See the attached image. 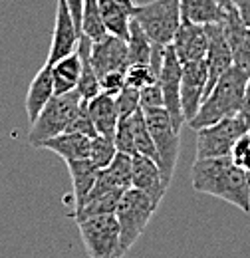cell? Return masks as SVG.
Returning <instances> with one entry per match:
<instances>
[{
    "instance_id": "f1b7e54d",
    "label": "cell",
    "mask_w": 250,
    "mask_h": 258,
    "mask_svg": "<svg viewBox=\"0 0 250 258\" xmlns=\"http://www.w3.org/2000/svg\"><path fill=\"white\" fill-rule=\"evenodd\" d=\"M66 131H72V133H84L88 137H95L97 131L94 127V121H92V115H90V107H88V101L82 99L78 103V107L74 109L70 121H68V127Z\"/></svg>"
},
{
    "instance_id": "30bf717a",
    "label": "cell",
    "mask_w": 250,
    "mask_h": 258,
    "mask_svg": "<svg viewBox=\"0 0 250 258\" xmlns=\"http://www.w3.org/2000/svg\"><path fill=\"white\" fill-rule=\"evenodd\" d=\"M82 32L78 30L74 16L66 4V0H58L56 6V20H54V32H52V44H50V52H48V64H56L58 60H62L66 56L74 54L78 48V40Z\"/></svg>"
},
{
    "instance_id": "6da1fadb",
    "label": "cell",
    "mask_w": 250,
    "mask_h": 258,
    "mask_svg": "<svg viewBox=\"0 0 250 258\" xmlns=\"http://www.w3.org/2000/svg\"><path fill=\"white\" fill-rule=\"evenodd\" d=\"M191 183L197 193L217 197L244 215L250 213V171L236 167L230 157H197L191 169Z\"/></svg>"
},
{
    "instance_id": "3957f363",
    "label": "cell",
    "mask_w": 250,
    "mask_h": 258,
    "mask_svg": "<svg viewBox=\"0 0 250 258\" xmlns=\"http://www.w3.org/2000/svg\"><path fill=\"white\" fill-rule=\"evenodd\" d=\"M159 203H155L149 195H145L139 189L129 187L115 209V219L119 225V234H121V250L127 254L131 246L139 240L143 230L147 228L151 217L155 215Z\"/></svg>"
},
{
    "instance_id": "cb8c5ba5",
    "label": "cell",
    "mask_w": 250,
    "mask_h": 258,
    "mask_svg": "<svg viewBox=\"0 0 250 258\" xmlns=\"http://www.w3.org/2000/svg\"><path fill=\"white\" fill-rule=\"evenodd\" d=\"M153 52V42L143 32V28L131 18L129 24V38H127V56L129 64H149Z\"/></svg>"
},
{
    "instance_id": "83f0119b",
    "label": "cell",
    "mask_w": 250,
    "mask_h": 258,
    "mask_svg": "<svg viewBox=\"0 0 250 258\" xmlns=\"http://www.w3.org/2000/svg\"><path fill=\"white\" fill-rule=\"evenodd\" d=\"M117 147L113 143L111 137H103V135H95L92 137V147H90V161L94 163L97 169H105L111 159L115 157Z\"/></svg>"
},
{
    "instance_id": "e575fe53",
    "label": "cell",
    "mask_w": 250,
    "mask_h": 258,
    "mask_svg": "<svg viewBox=\"0 0 250 258\" xmlns=\"http://www.w3.org/2000/svg\"><path fill=\"white\" fill-rule=\"evenodd\" d=\"M99 86H101V92L109 94V96H117L121 90L125 88V72H107L99 78Z\"/></svg>"
},
{
    "instance_id": "52a82bcc",
    "label": "cell",
    "mask_w": 250,
    "mask_h": 258,
    "mask_svg": "<svg viewBox=\"0 0 250 258\" xmlns=\"http://www.w3.org/2000/svg\"><path fill=\"white\" fill-rule=\"evenodd\" d=\"M90 258H123L121 234L115 215H97L76 221Z\"/></svg>"
},
{
    "instance_id": "9a60e30c",
    "label": "cell",
    "mask_w": 250,
    "mask_h": 258,
    "mask_svg": "<svg viewBox=\"0 0 250 258\" xmlns=\"http://www.w3.org/2000/svg\"><path fill=\"white\" fill-rule=\"evenodd\" d=\"M222 26H224V34H226V40L232 52V66L242 70L250 78V30L240 20L234 6L226 10V18Z\"/></svg>"
},
{
    "instance_id": "484cf974",
    "label": "cell",
    "mask_w": 250,
    "mask_h": 258,
    "mask_svg": "<svg viewBox=\"0 0 250 258\" xmlns=\"http://www.w3.org/2000/svg\"><path fill=\"white\" fill-rule=\"evenodd\" d=\"M82 34L88 36L92 42H97L101 38L107 36V28L103 24V18H101V12H99V6H97V0H84V8H82Z\"/></svg>"
},
{
    "instance_id": "8992f818",
    "label": "cell",
    "mask_w": 250,
    "mask_h": 258,
    "mask_svg": "<svg viewBox=\"0 0 250 258\" xmlns=\"http://www.w3.org/2000/svg\"><path fill=\"white\" fill-rule=\"evenodd\" d=\"M82 101V97L76 92H68V94H56L52 97L44 109L40 111V115L30 123V131H28V143L34 149H42V145L60 135L66 131L68 121L74 113V109L78 107V103Z\"/></svg>"
},
{
    "instance_id": "ab89813d",
    "label": "cell",
    "mask_w": 250,
    "mask_h": 258,
    "mask_svg": "<svg viewBox=\"0 0 250 258\" xmlns=\"http://www.w3.org/2000/svg\"><path fill=\"white\" fill-rule=\"evenodd\" d=\"M219 4L224 10H230V8H232V0H219Z\"/></svg>"
},
{
    "instance_id": "603a6c76",
    "label": "cell",
    "mask_w": 250,
    "mask_h": 258,
    "mask_svg": "<svg viewBox=\"0 0 250 258\" xmlns=\"http://www.w3.org/2000/svg\"><path fill=\"white\" fill-rule=\"evenodd\" d=\"M103 24L107 32L117 38H129V24H131V10L119 4L117 0H97Z\"/></svg>"
},
{
    "instance_id": "f546056e",
    "label": "cell",
    "mask_w": 250,
    "mask_h": 258,
    "mask_svg": "<svg viewBox=\"0 0 250 258\" xmlns=\"http://www.w3.org/2000/svg\"><path fill=\"white\" fill-rule=\"evenodd\" d=\"M155 82L157 74L151 64H129L125 70V86L143 90L145 86H151Z\"/></svg>"
},
{
    "instance_id": "2e32d148",
    "label": "cell",
    "mask_w": 250,
    "mask_h": 258,
    "mask_svg": "<svg viewBox=\"0 0 250 258\" xmlns=\"http://www.w3.org/2000/svg\"><path fill=\"white\" fill-rule=\"evenodd\" d=\"M131 187L149 195L155 203H161L167 189H169V185L165 183V179L161 175V169H159L157 161L149 159V157H143V155H133Z\"/></svg>"
},
{
    "instance_id": "d6986e66",
    "label": "cell",
    "mask_w": 250,
    "mask_h": 258,
    "mask_svg": "<svg viewBox=\"0 0 250 258\" xmlns=\"http://www.w3.org/2000/svg\"><path fill=\"white\" fill-rule=\"evenodd\" d=\"M88 107H90V115H92V121H94L97 135L113 139V133H115L117 121H119L115 96H109V94L101 92V94H97L88 101Z\"/></svg>"
},
{
    "instance_id": "1f68e13d",
    "label": "cell",
    "mask_w": 250,
    "mask_h": 258,
    "mask_svg": "<svg viewBox=\"0 0 250 258\" xmlns=\"http://www.w3.org/2000/svg\"><path fill=\"white\" fill-rule=\"evenodd\" d=\"M228 157H230V161L234 163L236 167H240L244 171H250V129L236 139V143L232 145Z\"/></svg>"
},
{
    "instance_id": "4316f807",
    "label": "cell",
    "mask_w": 250,
    "mask_h": 258,
    "mask_svg": "<svg viewBox=\"0 0 250 258\" xmlns=\"http://www.w3.org/2000/svg\"><path fill=\"white\" fill-rule=\"evenodd\" d=\"M105 173H107V177L119 187V189H123L127 191L129 187H131V173H133V157L131 155H127V153H121V151H117L115 153V157L111 159V163L103 169Z\"/></svg>"
},
{
    "instance_id": "d590c367",
    "label": "cell",
    "mask_w": 250,
    "mask_h": 258,
    "mask_svg": "<svg viewBox=\"0 0 250 258\" xmlns=\"http://www.w3.org/2000/svg\"><path fill=\"white\" fill-rule=\"evenodd\" d=\"M232 6L236 8L240 20L244 22V26L250 30V0H232Z\"/></svg>"
},
{
    "instance_id": "4dcf8cb0",
    "label": "cell",
    "mask_w": 250,
    "mask_h": 258,
    "mask_svg": "<svg viewBox=\"0 0 250 258\" xmlns=\"http://www.w3.org/2000/svg\"><path fill=\"white\" fill-rule=\"evenodd\" d=\"M113 143L117 147V151L127 153V155H135V143H133V129H131V121L129 117H119L117 127L113 133Z\"/></svg>"
},
{
    "instance_id": "8fae6325",
    "label": "cell",
    "mask_w": 250,
    "mask_h": 258,
    "mask_svg": "<svg viewBox=\"0 0 250 258\" xmlns=\"http://www.w3.org/2000/svg\"><path fill=\"white\" fill-rule=\"evenodd\" d=\"M207 82H209V72H207L205 60L183 64V72H181V107H183V115H185L187 123L197 115L203 99L207 96Z\"/></svg>"
},
{
    "instance_id": "9c48e42d",
    "label": "cell",
    "mask_w": 250,
    "mask_h": 258,
    "mask_svg": "<svg viewBox=\"0 0 250 258\" xmlns=\"http://www.w3.org/2000/svg\"><path fill=\"white\" fill-rule=\"evenodd\" d=\"M181 72L183 66L179 62L173 46H165V56H163V66L159 70L157 76V84L163 92V101H165V109L171 115V121L177 131L187 123L185 115H183V107H181Z\"/></svg>"
},
{
    "instance_id": "5b68a950",
    "label": "cell",
    "mask_w": 250,
    "mask_h": 258,
    "mask_svg": "<svg viewBox=\"0 0 250 258\" xmlns=\"http://www.w3.org/2000/svg\"><path fill=\"white\" fill-rule=\"evenodd\" d=\"M145 121L149 133L153 137L157 149V165L161 169V175L167 185L173 181V173L179 159V147H181V131H177L171 115L165 107H155V109H143Z\"/></svg>"
},
{
    "instance_id": "5bb4252c",
    "label": "cell",
    "mask_w": 250,
    "mask_h": 258,
    "mask_svg": "<svg viewBox=\"0 0 250 258\" xmlns=\"http://www.w3.org/2000/svg\"><path fill=\"white\" fill-rule=\"evenodd\" d=\"M171 46H173L181 66L205 60L207 48H209V36H207L205 24H195V22H189V20H181L177 32L173 36Z\"/></svg>"
},
{
    "instance_id": "d4e9b609",
    "label": "cell",
    "mask_w": 250,
    "mask_h": 258,
    "mask_svg": "<svg viewBox=\"0 0 250 258\" xmlns=\"http://www.w3.org/2000/svg\"><path fill=\"white\" fill-rule=\"evenodd\" d=\"M129 121H131V129H133L135 155H143V157H149V159L157 161L155 143H153V137H151L149 127H147V121H145V113H143V109L139 107L135 113H131V115H129Z\"/></svg>"
},
{
    "instance_id": "836d02e7",
    "label": "cell",
    "mask_w": 250,
    "mask_h": 258,
    "mask_svg": "<svg viewBox=\"0 0 250 258\" xmlns=\"http://www.w3.org/2000/svg\"><path fill=\"white\" fill-rule=\"evenodd\" d=\"M139 107L141 109H155V107H165L163 101V92L159 88V84L145 86L143 90H139Z\"/></svg>"
},
{
    "instance_id": "277c9868",
    "label": "cell",
    "mask_w": 250,
    "mask_h": 258,
    "mask_svg": "<svg viewBox=\"0 0 250 258\" xmlns=\"http://www.w3.org/2000/svg\"><path fill=\"white\" fill-rule=\"evenodd\" d=\"M131 18L143 28L151 42L169 46L181 24V0H151L135 4Z\"/></svg>"
},
{
    "instance_id": "74e56055",
    "label": "cell",
    "mask_w": 250,
    "mask_h": 258,
    "mask_svg": "<svg viewBox=\"0 0 250 258\" xmlns=\"http://www.w3.org/2000/svg\"><path fill=\"white\" fill-rule=\"evenodd\" d=\"M242 119H244V123L248 125L250 129V80L248 84H246V90H244V97H242V107H240V113H238Z\"/></svg>"
},
{
    "instance_id": "ba28073f",
    "label": "cell",
    "mask_w": 250,
    "mask_h": 258,
    "mask_svg": "<svg viewBox=\"0 0 250 258\" xmlns=\"http://www.w3.org/2000/svg\"><path fill=\"white\" fill-rule=\"evenodd\" d=\"M248 131V125L240 115L220 119L207 127L197 129V157H228L236 139Z\"/></svg>"
},
{
    "instance_id": "ac0fdd59",
    "label": "cell",
    "mask_w": 250,
    "mask_h": 258,
    "mask_svg": "<svg viewBox=\"0 0 250 258\" xmlns=\"http://www.w3.org/2000/svg\"><path fill=\"white\" fill-rule=\"evenodd\" d=\"M90 147H92V137L84 133H72L62 131L60 135L48 139L42 149H48L62 157L64 161H78V159H88L90 157Z\"/></svg>"
},
{
    "instance_id": "7a4b0ae2",
    "label": "cell",
    "mask_w": 250,
    "mask_h": 258,
    "mask_svg": "<svg viewBox=\"0 0 250 258\" xmlns=\"http://www.w3.org/2000/svg\"><path fill=\"white\" fill-rule=\"evenodd\" d=\"M248 80V76L242 70H238L236 66L226 70L219 78V82L211 88L207 97L203 99L197 115L189 121V127L197 131V129L211 125V123H217L220 119L238 115Z\"/></svg>"
},
{
    "instance_id": "7c38bea8",
    "label": "cell",
    "mask_w": 250,
    "mask_h": 258,
    "mask_svg": "<svg viewBox=\"0 0 250 258\" xmlns=\"http://www.w3.org/2000/svg\"><path fill=\"white\" fill-rule=\"evenodd\" d=\"M90 62L92 68L101 78L107 72H125L129 66V56H127V40L117 38L113 34H107L105 38L92 42V52H90Z\"/></svg>"
},
{
    "instance_id": "ffe728a7",
    "label": "cell",
    "mask_w": 250,
    "mask_h": 258,
    "mask_svg": "<svg viewBox=\"0 0 250 258\" xmlns=\"http://www.w3.org/2000/svg\"><path fill=\"white\" fill-rule=\"evenodd\" d=\"M66 165H68V171H70V177H72L74 203H76V209H80L86 203L88 195L92 193V189H94L97 175H99V169L90 159L68 161Z\"/></svg>"
},
{
    "instance_id": "e0dca14e",
    "label": "cell",
    "mask_w": 250,
    "mask_h": 258,
    "mask_svg": "<svg viewBox=\"0 0 250 258\" xmlns=\"http://www.w3.org/2000/svg\"><path fill=\"white\" fill-rule=\"evenodd\" d=\"M54 96H56V92H54V80H52V66L46 62L30 82L28 94H26V101H24L26 115H28L30 123L40 115L44 105Z\"/></svg>"
},
{
    "instance_id": "f35d334b",
    "label": "cell",
    "mask_w": 250,
    "mask_h": 258,
    "mask_svg": "<svg viewBox=\"0 0 250 258\" xmlns=\"http://www.w3.org/2000/svg\"><path fill=\"white\" fill-rule=\"evenodd\" d=\"M117 2H119V4H123L125 8H129L131 12H133V8H135V2H133V0H117Z\"/></svg>"
},
{
    "instance_id": "4fadbf2b",
    "label": "cell",
    "mask_w": 250,
    "mask_h": 258,
    "mask_svg": "<svg viewBox=\"0 0 250 258\" xmlns=\"http://www.w3.org/2000/svg\"><path fill=\"white\" fill-rule=\"evenodd\" d=\"M205 28H207V36H209V48H207V56H205V64H207V72H209V82H207V94H209L211 88L219 82L220 76L232 68V52H230L222 22L205 24Z\"/></svg>"
},
{
    "instance_id": "44dd1931",
    "label": "cell",
    "mask_w": 250,
    "mask_h": 258,
    "mask_svg": "<svg viewBox=\"0 0 250 258\" xmlns=\"http://www.w3.org/2000/svg\"><path fill=\"white\" fill-rule=\"evenodd\" d=\"M181 18L195 24H217L224 22L226 10L219 0H181Z\"/></svg>"
},
{
    "instance_id": "d6a6232c",
    "label": "cell",
    "mask_w": 250,
    "mask_h": 258,
    "mask_svg": "<svg viewBox=\"0 0 250 258\" xmlns=\"http://www.w3.org/2000/svg\"><path fill=\"white\" fill-rule=\"evenodd\" d=\"M115 103H117V111L119 117H129L131 113H135L139 109V90L125 86L123 90L115 96Z\"/></svg>"
},
{
    "instance_id": "7402d4cb",
    "label": "cell",
    "mask_w": 250,
    "mask_h": 258,
    "mask_svg": "<svg viewBox=\"0 0 250 258\" xmlns=\"http://www.w3.org/2000/svg\"><path fill=\"white\" fill-rule=\"evenodd\" d=\"M82 76V58L78 50L56 64H52V80H54V92L56 94H68L76 92L78 82Z\"/></svg>"
},
{
    "instance_id": "8d00e7d4",
    "label": "cell",
    "mask_w": 250,
    "mask_h": 258,
    "mask_svg": "<svg viewBox=\"0 0 250 258\" xmlns=\"http://www.w3.org/2000/svg\"><path fill=\"white\" fill-rule=\"evenodd\" d=\"M66 4H68L70 12H72V16H74V22H76L78 30L82 32L80 24H82V8H84V0H66Z\"/></svg>"
}]
</instances>
